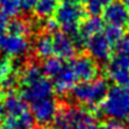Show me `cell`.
Returning a JSON list of instances; mask_svg holds the SVG:
<instances>
[{"instance_id":"obj_4","label":"cell","mask_w":129,"mask_h":129,"mask_svg":"<svg viewBox=\"0 0 129 129\" xmlns=\"http://www.w3.org/2000/svg\"><path fill=\"white\" fill-rule=\"evenodd\" d=\"M86 7L80 0H64L55 12V22L62 32L74 37L86 17Z\"/></svg>"},{"instance_id":"obj_21","label":"cell","mask_w":129,"mask_h":129,"mask_svg":"<svg viewBox=\"0 0 129 129\" xmlns=\"http://www.w3.org/2000/svg\"><path fill=\"white\" fill-rule=\"evenodd\" d=\"M123 3H124V5L127 6V9L129 10V0H123Z\"/></svg>"},{"instance_id":"obj_14","label":"cell","mask_w":129,"mask_h":129,"mask_svg":"<svg viewBox=\"0 0 129 129\" xmlns=\"http://www.w3.org/2000/svg\"><path fill=\"white\" fill-rule=\"evenodd\" d=\"M31 30H32L31 24L23 18L14 17L7 24V32L12 34V35H18V36L25 37L26 35H29L31 32Z\"/></svg>"},{"instance_id":"obj_3","label":"cell","mask_w":129,"mask_h":129,"mask_svg":"<svg viewBox=\"0 0 129 129\" xmlns=\"http://www.w3.org/2000/svg\"><path fill=\"white\" fill-rule=\"evenodd\" d=\"M109 90L105 79L94 78L88 81H81L74 85L69 91V97L75 103L85 108H96L102 104Z\"/></svg>"},{"instance_id":"obj_9","label":"cell","mask_w":129,"mask_h":129,"mask_svg":"<svg viewBox=\"0 0 129 129\" xmlns=\"http://www.w3.org/2000/svg\"><path fill=\"white\" fill-rule=\"evenodd\" d=\"M29 49V42L23 36L4 34L0 37V50L7 57H19L24 55Z\"/></svg>"},{"instance_id":"obj_1","label":"cell","mask_w":129,"mask_h":129,"mask_svg":"<svg viewBox=\"0 0 129 129\" xmlns=\"http://www.w3.org/2000/svg\"><path fill=\"white\" fill-rule=\"evenodd\" d=\"M54 85L37 64L26 66L19 79V93L29 104L54 97Z\"/></svg>"},{"instance_id":"obj_11","label":"cell","mask_w":129,"mask_h":129,"mask_svg":"<svg viewBox=\"0 0 129 129\" xmlns=\"http://www.w3.org/2000/svg\"><path fill=\"white\" fill-rule=\"evenodd\" d=\"M51 38H53V55L62 60L74 57L77 46L72 37L62 31H55L51 34Z\"/></svg>"},{"instance_id":"obj_8","label":"cell","mask_w":129,"mask_h":129,"mask_svg":"<svg viewBox=\"0 0 129 129\" xmlns=\"http://www.w3.org/2000/svg\"><path fill=\"white\" fill-rule=\"evenodd\" d=\"M30 111H31L34 120L38 124H49L55 120L56 114H57L56 101L54 99V97H51V98H47V99H42L36 103H32L30 104Z\"/></svg>"},{"instance_id":"obj_12","label":"cell","mask_w":129,"mask_h":129,"mask_svg":"<svg viewBox=\"0 0 129 129\" xmlns=\"http://www.w3.org/2000/svg\"><path fill=\"white\" fill-rule=\"evenodd\" d=\"M35 51L36 55L41 59H48L53 56V38H51V34L49 32H44L37 37L36 42H35Z\"/></svg>"},{"instance_id":"obj_7","label":"cell","mask_w":129,"mask_h":129,"mask_svg":"<svg viewBox=\"0 0 129 129\" xmlns=\"http://www.w3.org/2000/svg\"><path fill=\"white\" fill-rule=\"evenodd\" d=\"M72 69L75 73V77L79 83L81 81H88L97 78L98 75V64L91 56L80 55L77 57H72L68 60Z\"/></svg>"},{"instance_id":"obj_18","label":"cell","mask_w":129,"mask_h":129,"mask_svg":"<svg viewBox=\"0 0 129 129\" xmlns=\"http://www.w3.org/2000/svg\"><path fill=\"white\" fill-rule=\"evenodd\" d=\"M99 129H124V125L122 124L118 120L109 118V120L102 122L99 124Z\"/></svg>"},{"instance_id":"obj_20","label":"cell","mask_w":129,"mask_h":129,"mask_svg":"<svg viewBox=\"0 0 129 129\" xmlns=\"http://www.w3.org/2000/svg\"><path fill=\"white\" fill-rule=\"evenodd\" d=\"M7 24H9L7 17H5L4 14L0 13V37L7 31Z\"/></svg>"},{"instance_id":"obj_15","label":"cell","mask_w":129,"mask_h":129,"mask_svg":"<svg viewBox=\"0 0 129 129\" xmlns=\"http://www.w3.org/2000/svg\"><path fill=\"white\" fill-rule=\"evenodd\" d=\"M20 0H0V13L14 18L20 13Z\"/></svg>"},{"instance_id":"obj_2","label":"cell","mask_w":129,"mask_h":129,"mask_svg":"<svg viewBox=\"0 0 129 129\" xmlns=\"http://www.w3.org/2000/svg\"><path fill=\"white\" fill-rule=\"evenodd\" d=\"M54 123L55 129H99V123L91 111L77 105L59 109Z\"/></svg>"},{"instance_id":"obj_16","label":"cell","mask_w":129,"mask_h":129,"mask_svg":"<svg viewBox=\"0 0 129 129\" xmlns=\"http://www.w3.org/2000/svg\"><path fill=\"white\" fill-rule=\"evenodd\" d=\"M114 0H85L86 11L91 16H99Z\"/></svg>"},{"instance_id":"obj_6","label":"cell","mask_w":129,"mask_h":129,"mask_svg":"<svg viewBox=\"0 0 129 129\" xmlns=\"http://www.w3.org/2000/svg\"><path fill=\"white\" fill-rule=\"evenodd\" d=\"M85 48L87 49L93 60L99 62L110 61L114 50V47L111 46V43L108 41V38L103 32H99L87 38Z\"/></svg>"},{"instance_id":"obj_13","label":"cell","mask_w":129,"mask_h":129,"mask_svg":"<svg viewBox=\"0 0 129 129\" xmlns=\"http://www.w3.org/2000/svg\"><path fill=\"white\" fill-rule=\"evenodd\" d=\"M59 1L60 0H37L34 12L38 18H50L51 16L55 14L59 7Z\"/></svg>"},{"instance_id":"obj_10","label":"cell","mask_w":129,"mask_h":129,"mask_svg":"<svg viewBox=\"0 0 129 129\" xmlns=\"http://www.w3.org/2000/svg\"><path fill=\"white\" fill-rule=\"evenodd\" d=\"M103 20L110 25H116L121 28L127 26L129 25V10L123 1L114 0L103 11Z\"/></svg>"},{"instance_id":"obj_17","label":"cell","mask_w":129,"mask_h":129,"mask_svg":"<svg viewBox=\"0 0 129 129\" xmlns=\"http://www.w3.org/2000/svg\"><path fill=\"white\" fill-rule=\"evenodd\" d=\"M103 34L105 35V37L108 38V41L111 43V46L115 48V46L118 43L122 37L124 36V31H123V28L121 26H116V25H108L104 28L103 30Z\"/></svg>"},{"instance_id":"obj_5","label":"cell","mask_w":129,"mask_h":129,"mask_svg":"<svg viewBox=\"0 0 129 129\" xmlns=\"http://www.w3.org/2000/svg\"><path fill=\"white\" fill-rule=\"evenodd\" d=\"M98 108L109 118L123 120L129 117V87L116 85L108 90L104 101Z\"/></svg>"},{"instance_id":"obj_19","label":"cell","mask_w":129,"mask_h":129,"mask_svg":"<svg viewBox=\"0 0 129 129\" xmlns=\"http://www.w3.org/2000/svg\"><path fill=\"white\" fill-rule=\"evenodd\" d=\"M37 0H20V9L23 12L25 13H29L35 10V6H36Z\"/></svg>"}]
</instances>
